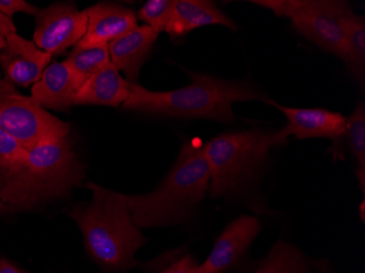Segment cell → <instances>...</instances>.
Wrapping results in <instances>:
<instances>
[{
  "label": "cell",
  "mask_w": 365,
  "mask_h": 273,
  "mask_svg": "<svg viewBox=\"0 0 365 273\" xmlns=\"http://www.w3.org/2000/svg\"><path fill=\"white\" fill-rule=\"evenodd\" d=\"M0 273H26L7 259H0Z\"/></svg>",
  "instance_id": "obj_27"
},
{
  "label": "cell",
  "mask_w": 365,
  "mask_h": 273,
  "mask_svg": "<svg viewBox=\"0 0 365 273\" xmlns=\"http://www.w3.org/2000/svg\"><path fill=\"white\" fill-rule=\"evenodd\" d=\"M0 128L14 135L26 149L47 139L67 137L71 126L46 112L31 96L16 91L0 75Z\"/></svg>",
  "instance_id": "obj_6"
},
{
  "label": "cell",
  "mask_w": 365,
  "mask_h": 273,
  "mask_svg": "<svg viewBox=\"0 0 365 273\" xmlns=\"http://www.w3.org/2000/svg\"><path fill=\"white\" fill-rule=\"evenodd\" d=\"M262 230L259 220L242 215L232 221L217 238L212 252L199 266V273H222L239 262Z\"/></svg>",
  "instance_id": "obj_9"
},
{
  "label": "cell",
  "mask_w": 365,
  "mask_h": 273,
  "mask_svg": "<svg viewBox=\"0 0 365 273\" xmlns=\"http://www.w3.org/2000/svg\"><path fill=\"white\" fill-rule=\"evenodd\" d=\"M11 33H16V26L11 21V18L0 14V49L6 46V38Z\"/></svg>",
  "instance_id": "obj_26"
},
{
  "label": "cell",
  "mask_w": 365,
  "mask_h": 273,
  "mask_svg": "<svg viewBox=\"0 0 365 273\" xmlns=\"http://www.w3.org/2000/svg\"><path fill=\"white\" fill-rule=\"evenodd\" d=\"M349 46L348 71L364 90L365 84V19L363 16L350 14L338 19Z\"/></svg>",
  "instance_id": "obj_18"
},
{
  "label": "cell",
  "mask_w": 365,
  "mask_h": 273,
  "mask_svg": "<svg viewBox=\"0 0 365 273\" xmlns=\"http://www.w3.org/2000/svg\"><path fill=\"white\" fill-rule=\"evenodd\" d=\"M85 11L88 16L87 32L76 46L110 44L138 26L135 12L124 6L102 3Z\"/></svg>",
  "instance_id": "obj_11"
},
{
  "label": "cell",
  "mask_w": 365,
  "mask_h": 273,
  "mask_svg": "<svg viewBox=\"0 0 365 273\" xmlns=\"http://www.w3.org/2000/svg\"><path fill=\"white\" fill-rule=\"evenodd\" d=\"M251 3L270 10L277 16H286L289 19L314 12L329 14L336 18L354 14L349 3L338 0H254Z\"/></svg>",
  "instance_id": "obj_17"
},
{
  "label": "cell",
  "mask_w": 365,
  "mask_h": 273,
  "mask_svg": "<svg viewBox=\"0 0 365 273\" xmlns=\"http://www.w3.org/2000/svg\"><path fill=\"white\" fill-rule=\"evenodd\" d=\"M28 149L14 135L0 128V172L10 170L26 158Z\"/></svg>",
  "instance_id": "obj_23"
},
{
  "label": "cell",
  "mask_w": 365,
  "mask_h": 273,
  "mask_svg": "<svg viewBox=\"0 0 365 273\" xmlns=\"http://www.w3.org/2000/svg\"><path fill=\"white\" fill-rule=\"evenodd\" d=\"M174 0H149L138 12V19L155 32H164L171 16Z\"/></svg>",
  "instance_id": "obj_22"
},
{
  "label": "cell",
  "mask_w": 365,
  "mask_h": 273,
  "mask_svg": "<svg viewBox=\"0 0 365 273\" xmlns=\"http://www.w3.org/2000/svg\"><path fill=\"white\" fill-rule=\"evenodd\" d=\"M223 26L237 32V26L222 10L207 0H174L173 9L164 32L171 38H182L202 26Z\"/></svg>",
  "instance_id": "obj_13"
},
{
  "label": "cell",
  "mask_w": 365,
  "mask_h": 273,
  "mask_svg": "<svg viewBox=\"0 0 365 273\" xmlns=\"http://www.w3.org/2000/svg\"><path fill=\"white\" fill-rule=\"evenodd\" d=\"M65 61L73 73V83L78 91L90 77L110 63L108 44L87 47L75 46Z\"/></svg>",
  "instance_id": "obj_19"
},
{
  "label": "cell",
  "mask_w": 365,
  "mask_h": 273,
  "mask_svg": "<svg viewBox=\"0 0 365 273\" xmlns=\"http://www.w3.org/2000/svg\"><path fill=\"white\" fill-rule=\"evenodd\" d=\"M40 10L24 0H0V14L10 18L16 12H24L29 14H38Z\"/></svg>",
  "instance_id": "obj_24"
},
{
  "label": "cell",
  "mask_w": 365,
  "mask_h": 273,
  "mask_svg": "<svg viewBox=\"0 0 365 273\" xmlns=\"http://www.w3.org/2000/svg\"><path fill=\"white\" fill-rule=\"evenodd\" d=\"M5 205H4L3 201L0 200V211L5 210Z\"/></svg>",
  "instance_id": "obj_28"
},
{
  "label": "cell",
  "mask_w": 365,
  "mask_h": 273,
  "mask_svg": "<svg viewBox=\"0 0 365 273\" xmlns=\"http://www.w3.org/2000/svg\"><path fill=\"white\" fill-rule=\"evenodd\" d=\"M52 55L43 52L36 44L11 33L0 52V65L6 79L21 87L36 83L42 77Z\"/></svg>",
  "instance_id": "obj_10"
},
{
  "label": "cell",
  "mask_w": 365,
  "mask_h": 273,
  "mask_svg": "<svg viewBox=\"0 0 365 273\" xmlns=\"http://www.w3.org/2000/svg\"><path fill=\"white\" fill-rule=\"evenodd\" d=\"M88 16L73 4H53L36 14L34 42L47 54L56 56L77 45L87 32Z\"/></svg>",
  "instance_id": "obj_7"
},
{
  "label": "cell",
  "mask_w": 365,
  "mask_h": 273,
  "mask_svg": "<svg viewBox=\"0 0 365 273\" xmlns=\"http://www.w3.org/2000/svg\"><path fill=\"white\" fill-rule=\"evenodd\" d=\"M267 104L284 113L288 123L282 130L288 137L293 135L300 140L326 138L335 143L346 137V117L340 113L325 108H287L270 98Z\"/></svg>",
  "instance_id": "obj_8"
},
{
  "label": "cell",
  "mask_w": 365,
  "mask_h": 273,
  "mask_svg": "<svg viewBox=\"0 0 365 273\" xmlns=\"http://www.w3.org/2000/svg\"><path fill=\"white\" fill-rule=\"evenodd\" d=\"M209 182L210 172L202 145L185 141L167 177L149 194L125 196L127 208L139 229L178 225L194 213Z\"/></svg>",
  "instance_id": "obj_3"
},
{
  "label": "cell",
  "mask_w": 365,
  "mask_h": 273,
  "mask_svg": "<svg viewBox=\"0 0 365 273\" xmlns=\"http://www.w3.org/2000/svg\"><path fill=\"white\" fill-rule=\"evenodd\" d=\"M83 177L68 135L47 139L29 149L19 164L0 172V200L6 209L29 210L67 196Z\"/></svg>",
  "instance_id": "obj_1"
},
{
  "label": "cell",
  "mask_w": 365,
  "mask_h": 273,
  "mask_svg": "<svg viewBox=\"0 0 365 273\" xmlns=\"http://www.w3.org/2000/svg\"><path fill=\"white\" fill-rule=\"evenodd\" d=\"M130 83L112 63L90 77L76 92L73 105H106L118 108L126 102Z\"/></svg>",
  "instance_id": "obj_15"
},
{
  "label": "cell",
  "mask_w": 365,
  "mask_h": 273,
  "mask_svg": "<svg viewBox=\"0 0 365 273\" xmlns=\"http://www.w3.org/2000/svg\"><path fill=\"white\" fill-rule=\"evenodd\" d=\"M162 273H199V264L190 256H185L178 259L175 264Z\"/></svg>",
  "instance_id": "obj_25"
},
{
  "label": "cell",
  "mask_w": 365,
  "mask_h": 273,
  "mask_svg": "<svg viewBox=\"0 0 365 273\" xmlns=\"http://www.w3.org/2000/svg\"><path fill=\"white\" fill-rule=\"evenodd\" d=\"M187 87L173 91H150L140 84H130L128 98L122 108L131 112L160 116L205 118L233 124V104L269 98L255 84L243 80H225L205 73H190Z\"/></svg>",
  "instance_id": "obj_2"
},
{
  "label": "cell",
  "mask_w": 365,
  "mask_h": 273,
  "mask_svg": "<svg viewBox=\"0 0 365 273\" xmlns=\"http://www.w3.org/2000/svg\"><path fill=\"white\" fill-rule=\"evenodd\" d=\"M288 135L282 129L229 131L202 145L209 166L208 192L212 198L232 197L245 190L267 160L274 148L286 145Z\"/></svg>",
  "instance_id": "obj_5"
},
{
  "label": "cell",
  "mask_w": 365,
  "mask_h": 273,
  "mask_svg": "<svg viewBox=\"0 0 365 273\" xmlns=\"http://www.w3.org/2000/svg\"><path fill=\"white\" fill-rule=\"evenodd\" d=\"M346 137L352 155L359 164L356 177L364 190L365 184V104L359 102L354 113L346 117Z\"/></svg>",
  "instance_id": "obj_21"
},
{
  "label": "cell",
  "mask_w": 365,
  "mask_h": 273,
  "mask_svg": "<svg viewBox=\"0 0 365 273\" xmlns=\"http://www.w3.org/2000/svg\"><path fill=\"white\" fill-rule=\"evenodd\" d=\"M93 192L89 206L69 212L85 237L90 257L108 270H125L136 264L135 254L145 243L127 208L126 195L88 182Z\"/></svg>",
  "instance_id": "obj_4"
},
{
  "label": "cell",
  "mask_w": 365,
  "mask_h": 273,
  "mask_svg": "<svg viewBox=\"0 0 365 273\" xmlns=\"http://www.w3.org/2000/svg\"><path fill=\"white\" fill-rule=\"evenodd\" d=\"M158 36L150 26H137L108 44L110 63L124 73L129 83H138L141 68L149 58Z\"/></svg>",
  "instance_id": "obj_12"
},
{
  "label": "cell",
  "mask_w": 365,
  "mask_h": 273,
  "mask_svg": "<svg viewBox=\"0 0 365 273\" xmlns=\"http://www.w3.org/2000/svg\"><path fill=\"white\" fill-rule=\"evenodd\" d=\"M254 273H309V269L300 250L279 241Z\"/></svg>",
  "instance_id": "obj_20"
},
{
  "label": "cell",
  "mask_w": 365,
  "mask_h": 273,
  "mask_svg": "<svg viewBox=\"0 0 365 273\" xmlns=\"http://www.w3.org/2000/svg\"><path fill=\"white\" fill-rule=\"evenodd\" d=\"M338 19L329 14L314 12L293 16L290 20L291 26L300 36L346 63L349 61V46Z\"/></svg>",
  "instance_id": "obj_14"
},
{
  "label": "cell",
  "mask_w": 365,
  "mask_h": 273,
  "mask_svg": "<svg viewBox=\"0 0 365 273\" xmlns=\"http://www.w3.org/2000/svg\"><path fill=\"white\" fill-rule=\"evenodd\" d=\"M76 90L73 73L66 61L48 66L32 88L31 98L43 108L67 112L73 105Z\"/></svg>",
  "instance_id": "obj_16"
}]
</instances>
